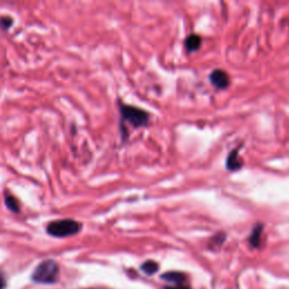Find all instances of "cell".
Wrapping results in <instances>:
<instances>
[{
  "label": "cell",
  "mask_w": 289,
  "mask_h": 289,
  "mask_svg": "<svg viewBox=\"0 0 289 289\" xmlns=\"http://www.w3.org/2000/svg\"><path fill=\"white\" fill-rule=\"evenodd\" d=\"M60 268L54 260L48 259L36 265L34 271L32 272L31 279L35 283L41 285H53L59 280Z\"/></svg>",
  "instance_id": "cell-1"
},
{
  "label": "cell",
  "mask_w": 289,
  "mask_h": 289,
  "mask_svg": "<svg viewBox=\"0 0 289 289\" xmlns=\"http://www.w3.org/2000/svg\"><path fill=\"white\" fill-rule=\"evenodd\" d=\"M7 288V278L5 276V273L0 271V289H6Z\"/></svg>",
  "instance_id": "cell-13"
},
{
  "label": "cell",
  "mask_w": 289,
  "mask_h": 289,
  "mask_svg": "<svg viewBox=\"0 0 289 289\" xmlns=\"http://www.w3.org/2000/svg\"><path fill=\"white\" fill-rule=\"evenodd\" d=\"M210 81H212V84L216 87V88L219 89L227 88L229 84H231L228 73L222 69H216L210 73Z\"/></svg>",
  "instance_id": "cell-5"
},
{
  "label": "cell",
  "mask_w": 289,
  "mask_h": 289,
  "mask_svg": "<svg viewBox=\"0 0 289 289\" xmlns=\"http://www.w3.org/2000/svg\"><path fill=\"white\" fill-rule=\"evenodd\" d=\"M82 225L75 219H58L49 223L45 227L48 235L56 238H65L77 235L81 231Z\"/></svg>",
  "instance_id": "cell-3"
},
{
  "label": "cell",
  "mask_w": 289,
  "mask_h": 289,
  "mask_svg": "<svg viewBox=\"0 0 289 289\" xmlns=\"http://www.w3.org/2000/svg\"><path fill=\"white\" fill-rule=\"evenodd\" d=\"M119 111L121 114V126L130 125L134 129L147 127L149 123V113L145 110L119 102Z\"/></svg>",
  "instance_id": "cell-2"
},
{
  "label": "cell",
  "mask_w": 289,
  "mask_h": 289,
  "mask_svg": "<svg viewBox=\"0 0 289 289\" xmlns=\"http://www.w3.org/2000/svg\"><path fill=\"white\" fill-rule=\"evenodd\" d=\"M262 231L263 227L262 225H255V227L253 231H252L249 243L252 247H259L261 244V238H262Z\"/></svg>",
  "instance_id": "cell-8"
},
{
  "label": "cell",
  "mask_w": 289,
  "mask_h": 289,
  "mask_svg": "<svg viewBox=\"0 0 289 289\" xmlns=\"http://www.w3.org/2000/svg\"><path fill=\"white\" fill-rule=\"evenodd\" d=\"M201 43H203V39L198 34H191L186 38L184 45L187 52H195L201 48Z\"/></svg>",
  "instance_id": "cell-7"
},
{
  "label": "cell",
  "mask_w": 289,
  "mask_h": 289,
  "mask_svg": "<svg viewBox=\"0 0 289 289\" xmlns=\"http://www.w3.org/2000/svg\"><path fill=\"white\" fill-rule=\"evenodd\" d=\"M4 198H5V205H6V207L11 210L12 213H20L21 210L20 204H18L17 199L11 194V192L5 191Z\"/></svg>",
  "instance_id": "cell-9"
},
{
  "label": "cell",
  "mask_w": 289,
  "mask_h": 289,
  "mask_svg": "<svg viewBox=\"0 0 289 289\" xmlns=\"http://www.w3.org/2000/svg\"><path fill=\"white\" fill-rule=\"evenodd\" d=\"M238 150H240V148L233 149L228 155V157L226 159V167L228 171L231 172L237 171V169H240L243 166V160L240 157Z\"/></svg>",
  "instance_id": "cell-6"
},
{
  "label": "cell",
  "mask_w": 289,
  "mask_h": 289,
  "mask_svg": "<svg viewBox=\"0 0 289 289\" xmlns=\"http://www.w3.org/2000/svg\"><path fill=\"white\" fill-rule=\"evenodd\" d=\"M225 240H226V234L218 233L217 235H215L212 240H210L209 247L213 250H217V249H219V247H222Z\"/></svg>",
  "instance_id": "cell-11"
},
{
  "label": "cell",
  "mask_w": 289,
  "mask_h": 289,
  "mask_svg": "<svg viewBox=\"0 0 289 289\" xmlns=\"http://www.w3.org/2000/svg\"><path fill=\"white\" fill-rule=\"evenodd\" d=\"M160 278L169 283L166 289H190L187 274L181 271H168L163 273Z\"/></svg>",
  "instance_id": "cell-4"
},
{
  "label": "cell",
  "mask_w": 289,
  "mask_h": 289,
  "mask_svg": "<svg viewBox=\"0 0 289 289\" xmlns=\"http://www.w3.org/2000/svg\"><path fill=\"white\" fill-rule=\"evenodd\" d=\"M14 25V18L12 16L4 15L0 16V29L3 31H9Z\"/></svg>",
  "instance_id": "cell-12"
},
{
  "label": "cell",
  "mask_w": 289,
  "mask_h": 289,
  "mask_svg": "<svg viewBox=\"0 0 289 289\" xmlns=\"http://www.w3.org/2000/svg\"><path fill=\"white\" fill-rule=\"evenodd\" d=\"M140 269H141V271L145 272L146 274H148V276H153V274H155L158 271L159 265L154 260H147L140 265Z\"/></svg>",
  "instance_id": "cell-10"
}]
</instances>
